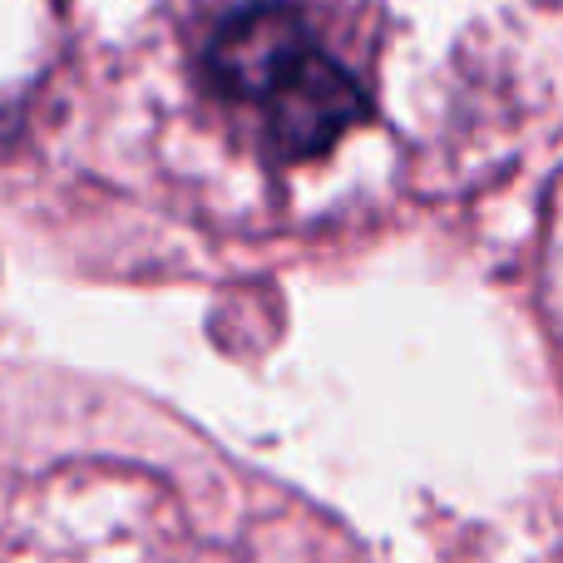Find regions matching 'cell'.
<instances>
[{
	"label": "cell",
	"instance_id": "cell-2",
	"mask_svg": "<svg viewBox=\"0 0 563 563\" xmlns=\"http://www.w3.org/2000/svg\"><path fill=\"white\" fill-rule=\"evenodd\" d=\"M267 104V144L277 158H317L336 144L346 129L371 114L366 89L346 65L311 49L297 69L263 99Z\"/></svg>",
	"mask_w": 563,
	"mask_h": 563
},
{
	"label": "cell",
	"instance_id": "cell-1",
	"mask_svg": "<svg viewBox=\"0 0 563 563\" xmlns=\"http://www.w3.org/2000/svg\"><path fill=\"white\" fill-rule=\"evenodd\" d=\"M311 25L297 5L287 0H253V5L233 10L208 40V79L218 95L263 104L267 95L311 55Z\"/></svg>",
	"mask_w": 563,
	"mask_h": 563
}]
</instances>
